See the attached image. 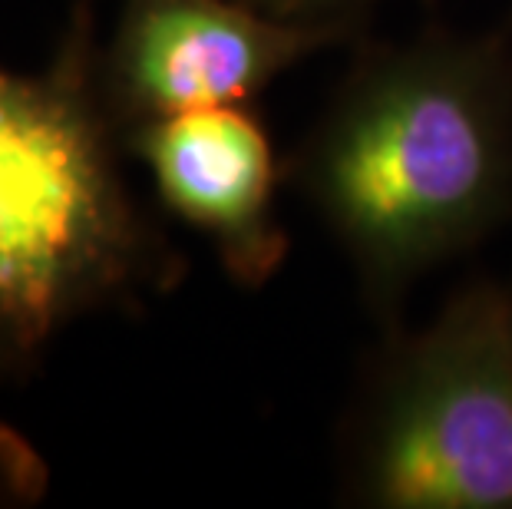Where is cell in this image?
<instances>
[{
  "label": "cell",
  "instance_id": "obj_6",
  "mask_svg": "<svg viewBox=\"0 0 512 509\" xmlns=\"http://www.w3.org/2000/svg\"><path fill=\"white\" fill-rule=\"evenodd\" d=\"M50 490V463L37 443L0 420V509H30Z\"/></svg>",
  "mask_w": 512,
  "mask_h": 509
},
{
  "label": "cell",
  "instance_id": "obj_4",
  "mask_svg": "<svg viewBox=\"0 0 512 509\" xmlns=\"http://www.w3.org/2000/svg\"><path fill=\"white\" fill-rule=\"evenodd\" d=\"M357 27L281 20L245 0H123L100 53L103 93L119 129L205 106L248 103Z\"/></svg>",
  "mask_w": 512,
  "mask_h": 509
},
{
  "label": "cell",
  "instance_id": "obj_7",
  "mask_svg": "<svg viewBox=\"0 0 512 509\" xmlns=\"http://www.w3.org/2000/svg\"><path fill=\"white\" fill-rule=\"evenodd\" d=\"M258 10L281 20H301V24H344L357 27L377 0H245Z\"/></svg>",
  "mask_w": 512,
  "mask_h": 509
},
{
  "label": "cell",
  "instance_id": "obj_2",
  "mask_svg": "<svg viewBox=\"0 0 512 509\" xmlns=\"http://www.w3.org/2000/svg\"><path fill=\"white\" fill-rule=\"evenodd\" d=\"M90 0L40 73L0 67V387L27 384L70 324L143 311L185 262L126 186Z\"/></svg>",
  "mask_w": 512,
  "mask_h": 509
},
{
  "label": "cell",
  "instance_id": "obj_1",
  "mask_svg": "<svg viewBox=\"0 0 512 509\" xmlns=\"http://www.w3.org/2000/svg\"><path fill=\"white\" fill-rule=\"evenodd\" d=\"M285 179L394 308L512 215V40L427 30L367 50Z\"/></svg>",
  "mask_w": 512,
  "mask_h": 509
},
{
  "label": "cell",
  "instance_id": "obj_3",
  "mask_svg": "<svg viewBox=\"0 0 512 509\" xmlns=\"http://www.w3.org/2000/svg\"><path fill=\"white\" fill-rule=\"evenodd\" d=\"M380 509H512V288L473 281L387 351L351 430Z\"/></svg>",
  "mask_w": 512,
  "mask_h": 509
},
{
  "label": "cell",
  "instance_id": "obj_5",
  "mask_svg": "<svg viewBox=\"0 0 512 509\" xmlns=\"http://www.w3.org/2000/svg\"><path fill=\"white\" fill-rule=\"evenodd\" d=\"M123 146L149 169L162 209L212 245L238 288H265L281 272L291 248L278 215L285 169L245 103L139 123Z\"/></svg>",
  "mask_w": 512,
  "mask_h": 509
}]
</instances>
